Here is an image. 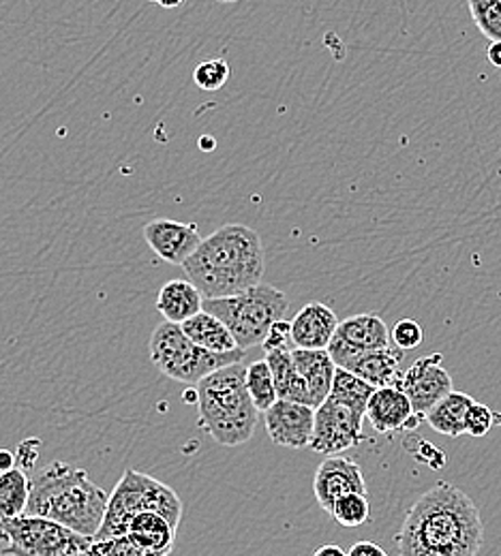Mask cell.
Instances as JSON below:
<instances>
[{
	"instance_id": "40",
	"label": "cell",
	"mask_w": 501,
	"mask_h": 556,
	"mask_svg": "<svg viewBox=\"0 0 501 556\" xmlns=\"http://www.w3.org/2000/svg\"><path fill=\"white\" fill-rule=\"evenodd\" d=\"M73 556H95V555H92V553H90V551H88V553H79V555H73Z\"/></svg>"
},
{
	"instance_id": "6",
	"label": "cell",
	"mask_w": 501,
	"mask_h": 556,
	"mask_svg": "<svg viewBox=\"0 0 501 556\" xmlns=\"http://www.w3.org/2000/svg\"><path fill=\"white\" fill-rule=\"evenodd\" d=\"M146 511L161 514L167 518L176 529L180 527L183 520V501L180 496L163 482L146 476L142 471L127 469L114 492L110 494L105 520L92 542H105L125 535L127 522Z\"/></svg>"
},
{
	"instance_id": "9",
	"label": "cell",
	"mask_w": 501,
	"mask_h": 556,
	"mask_svg": "<svg viewBox=\"0 0 501 556\" xmlns=\"http://www.w3.org/2000/svg\"><path fill=\"white\" fill-rule=\"evenodd\" d=\"M366 416L356 414L354 409L335 403L328 399L322 407L315 409V426H313V439L309 450L317 454H341L346 450H352L364 441L362 432V419Z\"/></svg>"
},
{
	"instance_id": "18",
	"label": "cell",
	"mask_w": 501,
	"mask_h": 556,
	"mask_svg": "<svg viewBox=\"0 0 501 556\" xmlns=\"http://www.w3.org/2000/svg\"><path fill=\"white\" fill-rule=\"evenodd\" d=\"M156 311L163 315V321L185 326L204 311V295L189 278L170 280L159 289Z\"/></svg>"
},
{
	"instance_id": "4",
	"label": "cell",
	"mask_w": 501,
	"mask_h": 556,
	"mask_svg": "<svg viewBox=\"0 0 501 556\" xmlns=\"http://www.w3.org/2000/svg\"><path fill=\"white\" fill-rule=\"evenodd\" d=\"M198 424L218 445L236 447L247 443L260 412L247 390V366L231 364L198 383Z\"/></svg>"
},
{
	"instance_id": "28",
	"label": "cell",
	"mask_w": 501,
	"mask_h": 556,
	"mask_svg": "<svg viewBox=\"0 0 501 556\" xmlns=\"http://www.w3.org/2000/svg\"><path fill=\"white\" fill-rule=\"evenodd\" d=\"M333 518L348 529L362 527L371 518V505L366 494H348L341 501H337L333 509Z\"/></svg>"
},
{
	"instance_id": "24",
	"label": "cell",
	"mask_w": 501,
	"mask_h": 556,
	"mask_svg": "<svg viewBox=\"0 0 501 556\" xmlns=\"http://www.w3.org/2000/svg\"><path fill=\"white\" fill-rule=\"evenodd\" d=\"M33 482L22 469L0 473V520L20 518L28 509Z\"/></svg>"
},
{
	"instance_id": "12",
	"label": "cell",
	"mask_w": 501,
	"mask_h": 556,
	"mask_svg": "<svg viewBox=\"0 0 501 556\" xmlns=\"http://www.w3.org/2000/svg\"><path fill=\"white\" fill-rule=\"evenodd\" d=\"M143 240L165 264L185 266L202 244L200 229L193 223L154 218L143 227Z\"/></svg>"
},
{
	"instance_id": "30",
	"label": "cell",
	"mask_w": 501,
	"mask_h": 556,
	"mask_svg": "<svg viewBox=\"0 0 501 556\" xmlns=\"http://www.w3.org/2000/svg\"><path fill=\"white\" fill-rule=\"evenodd\" d=\"M90 553L95 556H163L146 551L129 535H121L105 542H92Z\"/></svg>"
},
{
	"instance_id": "1",
	"label": "cell",
	"mask_w": 501,
	"mask_h": 556,
	"mask_svg": "<svg viewBox=\"0 0 501 556\" xmlns=\"http://www.w3.org/2000/svg\"><path fill=\"white\" fill-rule=\"evenodd\" d=\"M483 542L485 522L476 503L446 482L410 507L397 535L399 556H476Z\"/></svg>"
},
{
	"instance_id": "14",
	"label": "cell",
	"mask_w": 501,
	"mask_h": 556,
	"mask_svg": "<svg viewBox=\"0 0 501 556\" xmlns=\"http://www.w3.org/2000/svg\"><path fill=\"white\" fill-rule=\"evenodd\" d=\"M264 424L268 437L291 450H304L311 445L313 426H315V409L289 401H277L266 414Z\"/></svg>"
},
{
	"instance_id": "38",
	"label": "cell",
	"mask_w": 501,
	"mask_h": 556,
	"mask_svg": "<svg viewBox=\"0 0 501 556\" xmlns=\"http://www.w3.org/2000/svg\"><path fill=\"white\" fill-rule=\"evenodd\" d=\"M489 61L501 70V43H491V48H489Z\"/></svg>"
},
{
	"instance_id": "13",
	"label": "cell",
	"mask_w": 501,
	"mask_h": 556,
	"mask_svg": "<svg viewBox=\"0 0 501 556\" xmlns=\"http://www.w3.org/2000/svg\"><path fill=\"white\" fill-rule=\"evenodd\" d=\"M313 492L317 498V505L333 516V509L337 501H341L348 494H366V484L359 463L343 458V456H330L326 458L313 478Z\"/></svg>"
},
{
	"instance_id": "10",
	"label": "cell",
	"mask_w": 501,
	"mask_h": 556,
	"mask_svg": "<svg viewBox=\"0 0 501 556\" xmlns=\"http://www.w3.org/2000/svg\"><path fill=\"white\" fill-rule=\"evenodd\" d=\"M392 345L390 330L381 317L373 313H360L339 324V330L328 348L337 368H348L359 355Z\"/></svg>"
},
{
	"instance_id": "34",
	"label": "cell",
	"mask_w": 501,
	"mask_h": 556,
	"mask_svg": "<svg viewBox=\"0 0 501 556\" xmlns=\"http://www.w3.org/2000/svg\"><path fill=\"white\" fill-rule=\"evenodd\" d=\"M39 445H41L39 439H26V441L20 443V447H17V452H15L17 469H22V471L26 473L28 469L35 467V460H37V456H39Z\"/></svg>"
},
{
	"instance_id": "15",
	"label": "cell",
	"mask_w": 501,
	"mask_h": 556,
	"mask_svg": "<svg viewBox=\"0 0 501 556\" xmlns=\"http://www.w3.org/2000/svg\"><path fill=\"white\" fill-rule=\"evenodd\" d=\"M366 419L381 434L416 430L423 421V417L416 416L408 394L399 386L375 390L366 407Z\"/></svg>"
},
{
	"instance_id": "17",
	"label": "cell",
	"mask_w": 501,
	"mask_h": 556,
	"mask_svg": "<svg viewBox=\"0 0 501 556\" xmlns=\"http://www.w3.org/2000/svg\"><path fill=\"white\" fill-rule=\"evenodd\" d=\"M291 357L296 364V370L304 379L309 394H311V405L313 409L322 407L333 392L335 375H337V364L333 362L328 351H304V349H291Z\"/></svg>"
},
{
	"instance_id": "22",
	"label": "cell",
	"mask_w": 501,
	"mask_h": 556,
	"mask_svg": "<svg viewBox=\"0 0 501 556\" xmlns=\"http://www.w3.org/2000/svg\"><path fill=\"white\" fill-rule=\"evenodd\" d=\"M474 403L476 401L469 394L452 392L443 401H439L425 419L429 421L430 428L439 434L461 437V434H465V419H467L469 409L474 407Z\"/></svg>"
},
{
	"instance_id": "39",
	"label": "cell",
	"mask_w": 501,
	"mask_h": 556,
	"mask_svg": "<svg viewBox=\"0 0 501 556\" xmlns=\"http://www.w3.org/2000/svg\"><path fill=\"white\" fill-rule=\"evenodd\" d=\"M200 146L206 148V150H211V148H215V141L211 139V136H206V138L200 139Z\"/></svg>"
},
{
	"instance_id": "11",
	"label": "cell",
	"mask_w": 501,
	"mask_h": 556,
	"mask_svg": "<svg viewBox=\"0 0 501 556\" xmlns=\"http://www.w3.org/2000/svg\"><path fill=\"white\" fill-rule=\"evenodd\" d=\"M399 388L408 394L416 416L427 417L430 409L443 401L448 394H452V377L443 368L441 353L425 355L416 359L408 372H403V379Z\"/></svg>"
},
{
	"instance_id": "26",
	"label": "cell",
	"mask_w": 501,
	"mask_h": 556,
	"mask_svg": "<svg viewBox=\"0 0 501 556\" xmlns=\"http://www.w3.org/2000/svg\"><path fill=\"white\" fill-rule=\"evenodd\" d=\"M247 390L258 412L266 414L279 401L275 377L266 359H258L247 366Z\"/></svg>"
},
{
	"instance_id": "7",
	"label": "cell",
	"mask_w": 501,
	"mask_h": 556,
	"mask_svg": "<svg viewBox=\"0 0 501 556\" xmlns=\"http://www.w3.org/2000/svg\"><path fill=\"white\" fill-rule=\"evenodd\" d=\"M245 351L238 349L234 353H211L198 348L185 332L183 326L163 321L154 328L150 337V359L152 364L170 379L198 386L216 370L240 364Z\"/></svg>"
},
{
	"instance_id": "23",
	"label": "cell",
	"mask_w": 501,
	"mask_h": 556,
	"mask_svg": "<svg viewBox=\"0 0 501 556\" xmlns=\"http://www.w3.org/2000/svg\"><path fill=\"white\" fill-rule=\"evenodd\" d=\"M183 332L198 345V348L206 349L211 353H234L238 351V343L231 337V332L213 317L211 313L202 311L198 317L189 319L183 326Z\"/></svg>"
},
{
	"instance_id": "8",
	"label": "cell",
	"mask_w": 501,
	"mask_h": 556,
	"mask_svg": "<svg viewBox=\"0 0 501 556\" xmlns=\"http://www.w3.org/2000/svg\"><path fill=\"white\" fill-rule=\"evenodd\" d=\"M90 546L92 540L39 516L0 520L2 556H73L88 553Z\"/></svg>"
},
{
	"instance_id": "37",
	"label": "cell",
	"mask_w": 501,
	"mask_h": 556,
	"mask_svg": "<svg viewBox=\"0 0 501 556\" xmlns=\"http://www.w3.org/2000/svg\"><path fill=\"white\" fill-rule=\"evenodd\" d=\"M313 556H348V553H343V551H341L339 546H335V544H328V546H320Z\"/></svg>"
},
{
	"instance_id": "5",
	"label": "cell",
	"mask_w": 501,
	"mask_h": 556,
	"mask_svg": "<svg viewBox=\"0 0 501 556\" xmlns=\"http://www.w3.org/2000/svg\"><path fill=\"white\" fill-rule=\"evenodd\" d=\"M287 308L289 300L286 293L266 282L231 298H204V311L231 332L242 351L262 345L271 328L277 321H284Z\"/></svg>"
},
{
	"instance_id": "29",
	"label": "cell",
	"mask_w": 501,
	"mask_h": 556,
	"mask_svg": "<svg viewBox=\"0 0 501 556\" xmlns=\"http://www.w3.org/2000/svg\"><path fill=\"white\" fill-rule=\"evenodd\" d=\"M229 65L223 59H211L204 61L202 65H198V70L193 71V81L198 84V88L206 90V92H216L221 90L227 79H229Z\"/></svg>"
},
{
	"instance_id": "20",
	"label": "cell",
	"mask_w": 501,
	"mask_h": 556,
	"mask_svg": "<svg viewBox=\"0 0 501 556\" xmlns=\"http://www.w3.org/2000/svg\"><path fill=\"white\" fill-rule=\"evenodd\" d=\"M176 527L163 518L161 514L154 511H146L138 514L127 522L125 535H129L131 540H136L142 548L156 553V555L170 556L174 551V542H176Z\"/></svg>"
},
{
	"instance_id": "33",
	"label": "cell",
	"mask_w": 501,
	"mask_h": 556,
	"mask_svg": "<svg viewBox=\"0 0 501 556\" xmlns=\"http://www.w3.org/2000/svg\"><path fill=\"white\" fill-rule=\"evenodd\" d=\"M289 345H293V343H291V324L277 321V324L271 328V332L266 334V339H264V343H262V349H264L266 353H273V351H291Z\"/></svg>"
},
{
	"instance_id": "19",
	"label": "cell",
	"mask_w": 501,
	"mask_h": 556,
	"mask_svg": "<svg viewBox=\"0 0 501 556\" xmlns=\"http://www.w3.org/2000/svg\"><path fill=\"white\" fill-rule=\"evenodd\" d=\"M401 362H403V351L390 345V348L362 353L343 370L354 372L375 390H381V388H394L401 383L403 379Z\"/></svg>"
},
{
	"instance_id": "3",
	"label": "cell",
	"mask_w": 501,
	"mask_h": 556,
	"mask_svg": "<svg viewBox=\"0 0 501 556\" xmlns=\"http://www.w3.org/2000/svg\"><path fill=\"white\" fill-rule=\"evenodd\" d=\"M108 503L110 494L97 486L84 469L57 460L33 478L26 514L95 540L105 520Z\"/></svg>"
},
{
	"instance_id": "2",
	"label": "cell",
	"mask_w": 501,
	"mask_h": 556,
	"mask_svg": "<svg viewBox=\"0 0 501 556\" xmlns=\"http://www.w3.org/2000/svg\"><path fill=\"white\" fill-rule=\"evenodd\" d=\"M183 268L206 300L245 293L262 285L266 270L262 238L247 225H223L202 240Z\"/></svg>"
},
{
	"instance_id": "16",
	"label": "cell",
	"mask_w": 501,
	"mask_h": 556,
	"mask_svg": "<svg viewBox=\"0 0 501 556\" xmlns=\"http://www.w3.org/2000/svg\"><path fill=\"white\" fill-rule=\"evenodd\" d=\"M291 324V343L296 349L304 351H328L337 330H339V317L333 308H328L322 302H309L304 304Z\"/></svg>"
},
{
	"instance_id": "25",
	"label": "cell",
	"mask_w": 501,
	"mask_h": 556,
	"mask_svg": "<svg viewBox=\"0 0 501 556\" xmlns=\"http://www.w3.org/2000/svg\"><path fill=\"white\" fill-rule=\"evenodd\" d=\"M373 394H375L373 386H368L366 381H362L350 370L337 368L333 392H330V399L335 403H341V405L354 409L356 414L366 416V407H368V401H371Z\"/></svg>"
},
{
	"instance_id": "41",
	"label": "cell",
	"mask_w": 501,
	"mask_h": 556,
	"mask_svg": "<svg viewBox=\"0 0 501 556\" xmlns=\"http://www.w3.org/2000/svg\"><path fill=\"white\" fill-rule=\"evenodd\" d=\"M0 556H2V553H0Z\"/></svg>"
},
{
	"instance_id": "31",
	"label": "cell",
	"mask_w": 501,
	"mask_h": 556,
	"mask_svg": "<svg viewBox=\"0 0 501 556\" xmlns=\"http://www.w3.org/2000/svg\"><path fill=\"white\" fill-rule=\"evenodd\" d=\"M423 328L418 321L414 319H401L397 321V326L392 328L390 332V339H392V345L401 351H408V349H416L423 343Z\"/></svg>"
},
{
	"instance_id": "32",
	"label": "cell",
	"mask_w": 501,
	"mask_h": 556,
	"mask_svg": "<svg viewBox=\"0 0 501 556\" xmlns=\"http://www.w3.org/2000/svg\"><path fill=\"white\" fill-rule=\"evenodd\" d=\"M496 421H498L496 412H491L483 403H474V407L469 409L467 419H465V432L472 437H485V434H489V430L493 428Z\"/></svg>"
},
{
	"instance_id": "35",
	"label": "cell",
	"mask_w": 501,
	"mask_h": 556,
	"mask_svg": "<svg viewBox=\"0 0 501 556\" xmlns=\"http://www.w3.org/2000/svg\"><path fill=\"white\" fill-rule=\"evenodd\" d=\"M348 556H388L386 551L373 542H359L350 548Z\"/></svg>"
},
{
	"instance_id": "36",
	"label": "cell",
	"mask_w": 501,
	"mask_h": 556,
	"mask_svg": "<svg viewBox=\"0 0 501 556\" xmlns=\"http://www.w3.org/2000/svg\"><path fill=\"white\" fill-rule=\"evenodd\" d=\"M15 467H17L15 456L9 450H0V473H7L11 469H15Z\"/></svg>"
},
{
	"instance_id": "27",
	"label": "cell",
	"mask_w": 501,
	"mask_h": 556,
	"mask_svg": "<svg viewBox=\"0 0 501 556\" xmlns=\"http://www.w3.org/2000/svg\"><path fill=\"white\" fill-rule=\"evenodd\" d=\"M467 9L480 33L493 43H501V0H469Z\"/></svg>"
},
{
	"instance_id": "21",
	"label": "cell",
	"mask_w": 501,
	"mask_h": 556,
	"mask_svg": "<svg viewBox=\"0 0 501 556\" xmlns=\"http://www.w3.org/2000/svg\"><path fill=\"white\" fill-rule=\"evenodd\" d=\"M264 359L268 362L271 372L275 377V388H277L279 401L313 407L309 388H306L304 379L300 377V372L296 370L291 351H273V353H266Z\"/></svg>"
}]
</instances>
